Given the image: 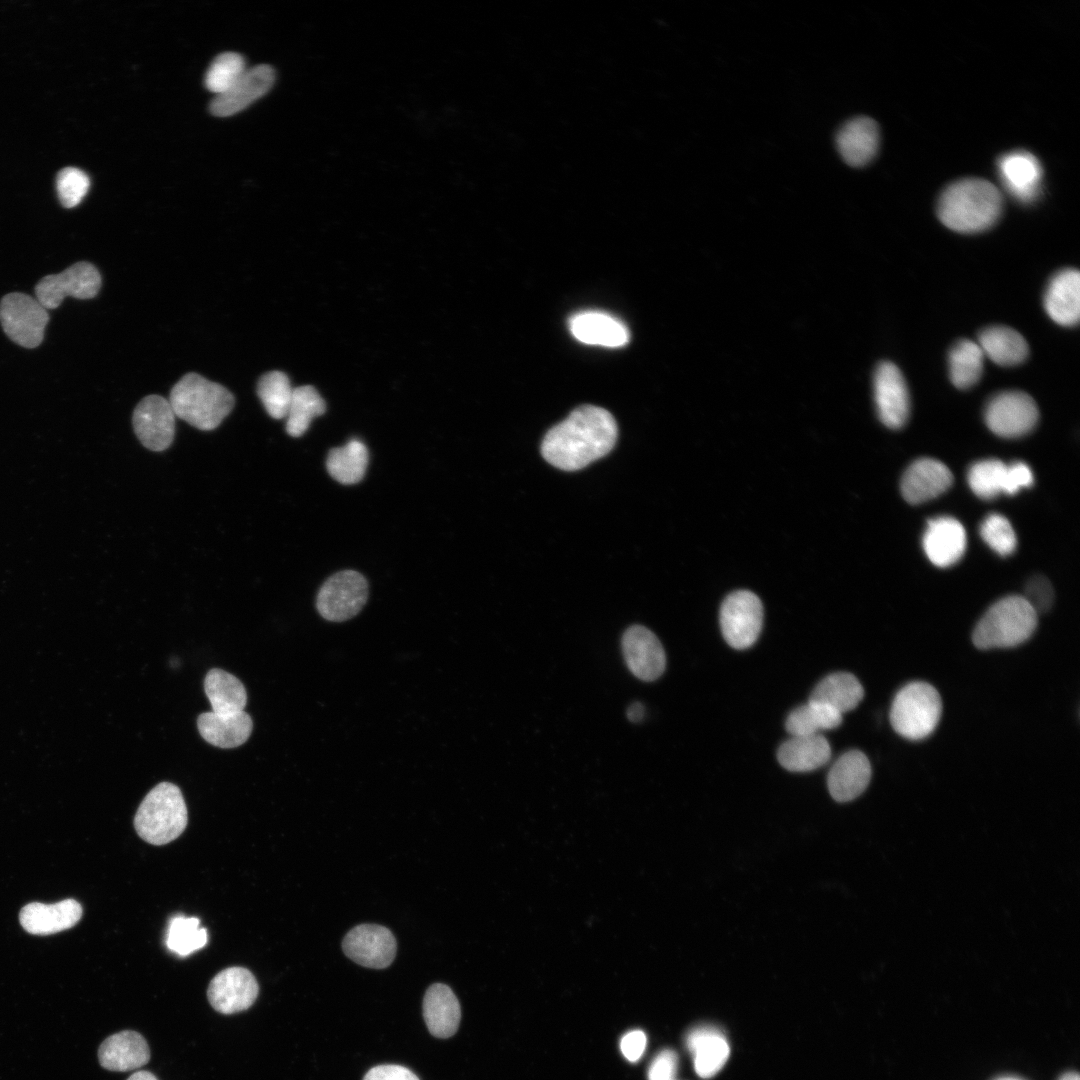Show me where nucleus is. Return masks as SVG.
I'll return each mask as SVG.
<instances>
[{
  "label": "nucleus",
  "instance_id": "obj_1",
  "mask_svg": "<svg viewBox=\"0 0 1080 1080\" xmlns=\"http://www.w3.org/2000/svg\"><path fill=\"white\" fill-rule=\"evenodd\" d=\"M617 434V424L610 412L583 405L546 433L541 453L554 467L575 471L609 453Z\"/></svg>",
  "mask_w": 1080,
  "mask_h": 1080
},
{
  "label": "nucleus",
  "instance_id": "obj_2",
  "mask_svg": "<svg viewBox=\"0 0 1080 1080\" xmlns=\"http://www.w3.org/2000/svg\"><path fill=\"white\" fill-rule=\"evenodd\" d=\"M1002 204V195L994 184L981 178H964L943 190L937 215L953 231L978 233L997 222Z\"/></svg>",
  "mask_w": 1080,
  "mask_h": 1080
},
{
  "label": "nucleus",
  "instance_id": "obj_3",
  "mask_svg": "<svg viewBox=\"0 0 1080 1080\" xmlns=\"http://www.w3.org/2000/svg\"><path fill=\"white\" fill-rule=\"evenodd\" d=\"M169 402L177 417L193 427L209 431L217 428L234 407V396L219 383L191 372L171 389Z\"/></svg>",
  "mask_w": 1080,
  "mask_h": 1080
},
{
  "label": "nucleus",
  "instance_id": "obj_4",
  "mask_svg": "<svg viewBox=\"0 0 1080 1080\" xmlns=\"http://www.w3.org/2000/svg\"><path fill=\"white\" fill-rule=\"evenodd\" d=\"M1038 614L1023 596H1006L995 602L978 621L973 644L982 650L1022 644L1034 633Z\"/></svg>",
  "mask_w": 1080,
  "mask_h": 1080
},
{
  "label": "nucleus",
  "instance_id": "obj_5",
  "mask_svg": "<svg viewBox=\"0 0 1080 1080\" xmlns=\"http://www.w3.org/2000/svg\"><path fill=\"white\" fill-rule=\"evenodd\" d=\"M187 822L181 790L175 784L162 782L142 800L134 817V828L144 841L164 845L179 837Z\"/></svg>",
  "mask_w": 1080,
  "mask_h": 1080
},
{
  "label": "nucleus",
  "instance_id": "obj_6",
  "mask_svg": "<svg viewBox=\"0 0 1080 1080\" xmlns=\"http://www.w3.org/2000/svg\"><path fill=\"white\" fill-rule=\"evenodd\" d=\"M942 713L938 691L929 683L914 681L895 695L890 722L893 729L909 740H921L937 727Z\"/></svg>",
  "mask_w": 1080,
  "mask_h": 1080
},
{
  "label": "nucleus",
  "instance_id": "obj_7",
  "mask_svg": "<svg viewBox=\"0 0 1080 1080\" xmlns=\"http://www.w3.org/2000/svg\"><path fill=\"white\" fill-rule=\"evenodd\" d=\"M368 599V583L354 570L333 574L321 586L316 608L322 618L330 622H343L355 617Z\"/></svg>",
  "mask_w": 1080,
  "mask_h": 1080
},
{
  "label": "nucleus",
  "instance_id": "obj_8",
  "mask_svg": "<svg viewBox=\"0 0 1080 1080\" xmlns=\"http://www.w3.org/2000/svg\"><path fill=\"white\" fill-rule=\"evenodd\" d=\"M49 321L47 309L23 293H10L0 302V322L6 335L16 344L35 348L43 340Z\"/></svg>",
  "mask_w": 1080,
  "mask_h": 1080
},
{
  "label": "nucleus",
  "instance_id": "obj_9",
  "mask_svg": "<svg viewBox=\"0 0 1080 1080\" xmlns=\"http://www.w3.org/2000/svg\"><path fill=\"white\" fill-rule=\"evenodd\" d=\"M763 623V606L756 594L738 590L729 594L720 609V626L726 642L735 649L752 646Z\"/></svg>",
  "mask_w": 1080,
  "mask_h": 1080
},
{
  "label": "nucleus",
  "instance_id": "obj_10",
  "mask_svg": "<svg viewBox=\"0 0 1080 1080\" xmlns=\"http://www.w3.org/2000/svg\"><path fill=\"white\" fill-rule=\"evenodd\" d=\"M985 422L998 436L1020 437L1030 432L1038 422L1039 411L1034 399L1022 391H1005L991 398L985 409Z\"/></svg>",
  "mask_w": 1080,
  "mask_h": 1080
},
{
  "label": "nucleus",
  "instance_id": "obj_11",
  "mask_svg": "<svg viewBox=\"0 0 1080 1080\" xmlns=\"http://www.w3.org/2000/svg\"><path fill=\"white\" fill-rule=\"evenodd\" d=\"M101 287V276L89 262H77L59 274L42 278L35 287L36 299L48 310L57 308L67 296L90 299Z\"/></svg>",
  "mask_w": 1080,
  "mask_h": 1080
},
{
  "label": "nucleus",
  "instance_id": "obj_12",
  "mask_svg": "<svg viewBox=\"0 0 1080 1080\" xmlns=\"http://www.w3.org/2000/svg\"><path fill=\"white\" fill-rule=\"evenodd\" d=\"M342 949L355 963L373 969L388 967L394 960L397 942L392 932L378 924H360L342 941Z\"/></svg>",
  "mask_w": 1080,
  "mask_h": 1080
},
{
  "label": "nucleus",
  "instance_id": "obj_13",
  "mask_svg": "<svg viewBox=\"0 0 1080 1080\" xmlns=\"http://www.w3.org/2000/svg\"><path fill=\"white\" fill-rule=\"evenodd\" d=\"M175 417L169 400L156 394L148 395L134 409L135 434L147 449L163 451L173 442Z\"/></svg>",
  "mask_w": 1080,
  "mask_h": 1080
},
{
  "label": "nucleus",
  "instance_id": "obj_14",
  "mask_svg": "<svg viewBox=\"0 0 1080 1080\" xmlns=\"http://www.w3.org/2000/svg\"><path fill=\"white\" fill-rule=\"evenodd\" d=\"M874 397L878 416L889 428L905 425L910 411V399L905 379L891 362H881L874 373Z\"/></svg>",
  "mask_w": 1080,
  "mask_h": 1080
},
{
  "label": "nucleus",
  "instance_id": "obj_15",
  "mask_svg": "<svg viewBox=\"0 0 1080 1080\" xmlns=\"http://www.w3.org/2000/svg\"><path fill=\"white\" fill-rule=\"evenodd\" d=\"M259 986L254 975L243 967H229L210 981L207 997L211 1006L222 1014L248 1009L256 1000Z\"/></svg>",
  "mask_w": 1080,
  "mask_h": 1080
},
{
  "label": "nucleus",
  "instance_id": "obj_16",
  "mask_svg": "<svg viewBox=\"0 0 1080 1080\" xmlns=\"http://www.w3.org/2000/svg\"><path fill=\"white\" fill-rule=\"evenodd\" d=\"M621 645L627 667L635 677L654 681L663 674L665 652L651 630L641 625L630 626L622 636Z\"/></svg>",
  "mask_w": 1080,
  "mask_h": 1080
},
{
  "label": "nucleus",
  "instance_id": "obj_17",
  "mask_svg": "<svg viewBox=\"0 0 1080 1080\" xmlns=\"http://www.w3.org/2000/svg\"><path fill=\"white\" fill-rule=\"evenodd\" d=\"M275 82L274 69L261 64L247 69L224 93L210 103V112L217 117L234 115L264 96Z\"/></svg>",
  "mask_w": 1080,
  "mask_h": 1080
},
{
  "label": "nucleus",
  "instance_id": "obj_18",
  "mask_svg": "<svg viewBox=\"0 0 1080 1080\" xmlns=\"http://www.w3.org/2000/svg\"><path fill=\"white\" fill-rule=\"evenodd\" d=\"M1000 180L1011 196L1022 203H1031L1040 194L1042 167L1039 160L1027 151L1006 153L998 160Z\"/></svg>",
  "mask_w": 1080,
  "mask_h": 1080
},
{
  "label": "nucleus",
  "instance_id": "obj_19",
  "mask_svg": "<svg viewBox=\"0 0 1080 1080\" xmlns=\"http://www.w3.org/2000/svg\"><path fill=\"white\" fill-rule=\"evenodd\" d=\"M952 482L953 475L944 463L932 458H921L906 469L900 489L907 502L919 504L941 495Z\"/></svg>",
  "mask_w": 1080,
  "mask_h": 1080
},
{
  "label": "nucleus",
  "instance_id": "obj_20",
  "mask_svg": "<svg viewBox=\"0 0 1080 1080\" xmlns=\"http://www.w3.org/2000/svg\"><path fill=\"white\" fill-rule=\"evenodd\" d=\"M923 549L928 559L938 567L958 562L966 549V532L955 518L941 516L931 519L923 535Z\"/></svg>",
  "mask_w": 1080,
  "mask_h": 1080
},
{
  "label": "nucleus",
  "instance_id": "obj_21",
  "mask_svg": "<svg viewBox=\"0 0 1080 1080\" xmlns=\"http://www.w3.org/2000/svg\"><path fill=\"white\" fill-rule=\"evenodd\" d=\"M835 141L840 156L848 165L863 167L870 163L878 152V124L869 117H855L841 126Z\"/></svg>",
  "mask_w": 1080,
  "mask_h": 1080
},
{
  "label": "nucleus",
  "instance_id": "obj_22",
  "mask_svg": "<svg viewBox=\"0 0 1080 1080\" xmlns=\"http://www.w3.org/2000/svg\"><path fill=\"white\" fill-rule=\"evenodd\" d=\"M871 774V764L864 753L847 751L834 762L828 773L829 793L837 802L852 801L866 790Z\"/></svg>",
  "mask_w": 1080,
  "mask_h": 1080
},
{
  "label": "nucleus",
  "instance_id": "obj_23",
  "mask_svg": "<svg viewBox=\"0 0 1080 1080\" xmlns=\"http://www.w3.org/2000/svg\"><path fill=\"white\" fill-rule=\"evenodd\" d=\"M82 916V907L74 899L53 904L29 903L21 909L19 920L22 927L35 935H49L76 925Z\"/></svg>",
  "mask_w": 1080,
  "mask_h": 1080
},
{
  "label": "nucleus",
  "instance_id": "obj_24",
  "mask_svg": "<svg viewBox=\"0 0 1080 1080\" xmlns=\"http://www.w3.org/2000/svg\"><path fill=\"white\" fill-rule=\"evenodd\" d=\"M1044 307L1049 317L1059 325L1073 326L1080 315V274L1067 268L1056 273L1044 294Z\"/></svg>",
  "mask_w": 1080,
  "mask_h": 1080
},
{
  "label": "nucleus",
  "instance_id": "obj_25",
  "mask_svg": "<svg viewBox=\"0 0 1080 1080\" xmlns=\"http://www.w3.org/2000/svg\"><path fill=\"white\" fill-rule=\"evenodd\" d=\"M101 1066L110 1071H129L145 1065L150 1059L149 1046L138 1032L125 1030L106 1038L99 1047Z\"/></svg>",
  "mask_w": 1080,
  "mask_h": 1080
},
{
  "label": "nucleus",
  "instance_id": "obj_26",
  "mask_svg": "<svg viewBox=\"0 0 1080 1080\" xmlns=\"http://www.w3.org/2000/svg\"><path fill=\"white\" fill-rule=\"evenodd\" d=\"M572 335L580 342L605 347H621L628 343L627 327L609 314L597 311L577 313L569 320Z\"/></svg>",
  "mask_w": 1080,
  "mask_h": 1080
},
{
  "label": "nucleus",
  "instance_id": "obj_27",
  "mask_svg": "<svg viewBox=\"0 0 1080 1080\" xmlns=\"http://www.w3.org/2000/svg\"><path fill=\"white\" fill-rule=\"evenodd\" d=\"M423 1017L429 1032L437 1038H448L458 1029L461 1009L460 1004L445 984H432L423 999Z\"/></svg>",
  "mask_w": 1080,
  "mask_h": 1080
},
{
  "label": "nucleus",
  "instance_id": "obj_28",
  "mask_svg": "<svg viewBox=\"0 0 1080 1080\" xmlns=\"http://www.w3.org/2000/svg\"><path fill=\"white\" fill-rule=\"evenodd\" d=\"M830 757V744L821 734L792 736L777 752L780 765L791 772L813 771L825 765Z\"/></svg>",
  "mask_w": 1080,
  "mask_h": 1080
},
{
  "label": "nucleus",
  "instance_id": "obj_29",
  "mask_svg": "<svg viewBox=\"0 0 1080 1080\" xmlns=\"http://www.w3.org/2000/svg\"><path fill=\"white\" fill-rule=\"evenodd\" d=\"M687 1047L694 1057L695 1072L701 1078H711L728 1060L730 1048L725 1037L710 1027L697 1028L689 1033Z\"/></svg>",
  "mask_w": 1080,
  "mask_h": 1080
},
{
  "label": "nucleus",
  "instance_id": "obj_30",
  "mask_svg": "<svg viewBox=\"0 0 1080 1080\" xmlns=\"http://www.w3.org/2000/svg\"><path fill=\"white\" fill-rule=\"evenodd\" d=\"M197 726L208 743L220 748H235L247 741L253 722L245 711L232 716H219L209 711L199 715Z\"/></svg>",
  "mask_w": 1080,
  "mask_h": 1080
},
{
  "label": "nucleus",
  "instance_id": "obj_31",
  "mask_svg": "<svg viewBox=\"0 0 1080 1080\" xmlns=\"http://www.w3.org/2000/svg\"><path fill=\"white\" fill-rule=\"evenodd\" d=\"M977 343L984 356L1000 366L1018 365L1027 358L1029 353L1025 338L1007 326L997 325L985 328L980 332Z\"/></svg>",
  "mask_w": 1080,
  "mask_h": 1080
},
{
  "label": "nucleus",
  "instance_id": "obj_32",
  "mask_svg": "<svg viewBox=\"0 0 1080 1080\" xmlns=\"http://www.w3.org/2000/svg\"><path fill=\"white\" fill-rule=\"evenodd\" d=\"M204 690L211 704V712L219 716L238 714L244 711L247 704V692L242 682L219 668L208 671Z\"/></svg>",
  "mask_w": 1080,
  "mask_h": 1080
},
{
  "label": "nucleus",
  "instance_id": "obj_33",
  "mask_svg": "<svg viewBox=\"0 0 1080 1080\" xmlns=\"http://www.w3.org/2000/svg\"><path fill=\"white\" fill-rule=\"evenodd\" d=\"M863 696V686L853 674L837 672L822 679L809 700L823 703L843 714L856 708Z\"/></svg>",
  "mask_w": 1080,
  "mask_h": 1080
},
{
  "label": "nucleus",
  "instance_id": "obj_34",
  "mask_svg": "<svg viewBox=\"0 0 1080 1080\" xmlns=\"http://www.w3.org/2000/svg\"><path fill=\"white\" fill-rule=\"evenodd\" d=\"M368 450L358 440H351L342 447L332 448L327 456L326 467L330 476L341 484L360 482L367 469Z\"/></svg>",
  "mask_w": 1080,
  "mask_h": 1080
},
{
  "label": "nucleus",
  "instance_id": "obj_35",
  "mask_svg": "<svg viewBox=\"0 0 1080 1080\" xmlns=\"http://www.w3.org/2000/svg\"><path fill=\"white\" fill-rule=\"evenodd\" d=\"M841 723L842 714L823 703L809 700L788 715L785 727L791 736H808L834 729Z\"/></svg>",
  "mask_w": 1080,
  "mask_h": 1080
},
{
  "label": "nucleus",
  "instance_id": "obj_36",
  "mask_svg": "<svg viewBox=\"0 0 1080 1080\" xmlns=\"http://www.w3.org/2000/svg\"><path fill=\"white\" fill-rule=\"evenodd\" d=\"M984 354L978 343L962 339L955 343L948 355L949 376L959 389L975 385L983 373Z\"/></svg>",
  "mask_w": 1080,
  "mask_h": 1080
},
{
  "label": "nucleus",
  "instance_id": "obj_37",
  "mask_svg": "<svg viewBox=\"0 0 1080 1080\" xmlns=\"http://www.w3.org/2000/svg\"><path fill=\"white\" fill-rule=\"evenodd\" d=\"M968 483L982 499H992L1001 493L1011 495L1009 464L998 459L978 461L969 469Z\"/></svg>",
  "mask_w": 1080,
  "mask_h": 1080
},
{
  "label": "nucleus",
  "instance_id": "obj_38",
  "mask_svg": "<svg viewBox=\"0 0 1080 1080\" xmlns=\"http://www.w3.org/2000/svg\"><path fill=\"white\" fill-rule=\"evenodd\" d=\"M326 411L324 399L310 385L293 388L287 412L286 432L292 437L302 436L309 428L313 418Z\"/></svg>",
  "mask_w": 1080,
  "mask_h": 1080
},
{
  "label": "nucleus",
  "instance_id": "obj_39",
  "mask_svg": "<svg viewBox=\"0 0 1080 1080\" xmlns=\"http://www.w3.org/2000/svg\"><path fill=\"white\" fill-rule=\"evenodd\" d=\"M292 391L288 376L277 370L263 374L257 384V395L274 419L286 417Z\"/></svg>",
  "mask_w": 1080,
  "mask_h": 1080
},
{
  "label": "nucleus",
  "instance_id": "obj_40",
  "mask_svg": "<svg viewBox=\"0 0 1080 1080\" xmlns=\"http://www.w3.org/2000/svg\"><path fill=\"white\" fill-rule=\"evenodd\" d=\"M199 919L178 916L171 920L168 928L166 945L180 956H187L201 949L207 943L205 928H199Z\"/></svg>",
  "mask_w": 1080,
  "mask_h": 1080
},
{
  "label": "nucleus",
  "instance_id": "obj_41",
  "mask_svg": "<svg viewBox=\"0 0 1080 1080\" xmlns=\"http://www.w3.org/2000/svg\"><path fill=\"white\" fill-rule=\"evenodd\" d=\"M247 70L242 55L235 52L219 54L210 64L204 79L205 87L219 95L227 91Z\"/></svg>",
  "mask_w": 1080,
  "mask_h": 1080
},
{
  "label": "nucleus",
  "instance_id": "obj_42",
  "mask_svg": "<svg viewBox=\"0 0 1080 1080\" xmlns=\"http://www.w3.org/2000/svg\"><path fill=\"white\" fill-rule=\"evenodd\" d=\"M980 534L987 545L1002 556L1010 555L1017 545L1015 531L1007 518L990 514L980 526Z\"/></svg>",
  "mask_w": 1080,
  "mask_h": 1080
},
{
  "label": "nucleus",
  "instance_id": "obj_43",
  "mask_svg": "<svg viewBox=\"0 0 1080 1080\" xmlns=\"http://www.w3.org/2000/svg\"><path fill=\"white\" fill-rule=\"evenodd\" d=\"M90 187L88 175L76 167H66L59 171L56 189L61 204L66 208L77 206Z\"/></svg>",
  "mask_w": 1080,
  "mask_h": 1080
},
{
  "label": "nucleus",
  "instance_id": "obj_44",
  "mask_svg": "<svg viewBox=\"0 0 1080 1080\" xmlns=\"http://www.w3.org/2000/svg\"><path fill=\"white\" fill-rule=\"evenodd\" d=\"M1023 597L1039 615L1051 608L1054 602V590L1047 578L1037 575L1027 582Z\"/></svg>",
  "mask_w": 1080,
  "mask_h": 1080
},
{
  "label": "nucleus",
  "instance_id": "obj_45",
  "mask_svg": "<svg viewBox=\"0 0 1080 1080\" xmlns=\"http://www.w3.org/2000/svg\"><path fill=\"white\" fill-rule=\"evenodd\" d=\"M679 1058L671 1049L662 1050L648 1069V1080H676Z\"/></svg>",
  "mask_w": 1080,
  "mask_h": 1080
},
{
  "label": "nucleus",
  "instance_id": "obj_46",
  "mask_svg": "<svg viewBox=\"0 0 1080 1080\" xmlns=\"http://www.w3.org/2000/svg\"><path fill=\"white\" fill-rule=\"evenodd\" d=\"M363 1080H419V1078L404 1066L386 1064L371 1068Z\"/></svg>",
  "mask_w": 1080,
  "mask_h": 1080
},
{
  "label": "nucleus",
  "instance_id": "obj_47",
  "mask_svg": "<svg viewBox=\"0 0 1080 1080\" xmlns=\"http://www.w3.org/2000/svg\"><path fill=\"white\" fill-rule=\"evenodd\" d=\"M646 1043L647 1039L644 1032L641 1030H633L623 1036L620 1048L627 1060L636 1062L641 1058Z\"/></svg>",
  "mask_w": 1080,
  "mask_h": 1080
},
{
  "label": "nucleus",
  "instance_id": "obj_48",
  "mask_svg": "<svg viewBox=\"0 0 1080 1080\" xmlns=\"http://www.w3.org/2000/svg\"><path fill=\"white\" fill-rule=\"evenodd\" d=\"M627 718L633 723H639L645 715V708L640 702L632 703L626 712Z\"/></svg>",
  "mask_w": 1080,
  "mask_h": 1080
},
{
  "label": "nucleus",
  "instance_id": "obj_49",
  "mask_svg": "<svg viewBox=\"0 0 1080 1080\" xmlns=\"http://www.w3.org/2000/svg\"><path fill=\"white\" fill-rule=\"evenodd\" d=\"M127 1080H158L152 1073L148 1071H138L133 1073Z\"/></svg>",
  "mask_w": 1080,
  "mask_h": 1080
},
{
  "label": "nucleus",
  "instance_id": "obj_50",
  "mask_svg": "<svg viewBox=\"0 0 1080 1080\" xmlns=\"http://www.w3.org/2000/svg\"><path fill=\"white\" fill-rule=\"evenodd\" d=\"M1059 1080H1080L1079 1074L1076 1072H1068L1064 1074Z\"/></svg>",
  "mask_w": 1080,
  "mask_h": 1080
},
{
  "label": "nucleus",
  "instance_id": "obj_51",
  "mask_svg": "<svg viewBox=\"0 0 1080 1080\" xmlns=\"http://www.w3.org/2000/svg\"><path fill=\"white\" fill-rule=\"evenodd\" d=\"M998 1080H1020V1079H1016V1078H1012V1077H1004V1078H1000Z\"/></svg>",
  "mask_w": 1080,
  "mask_h": 1080
}]
</instances>
